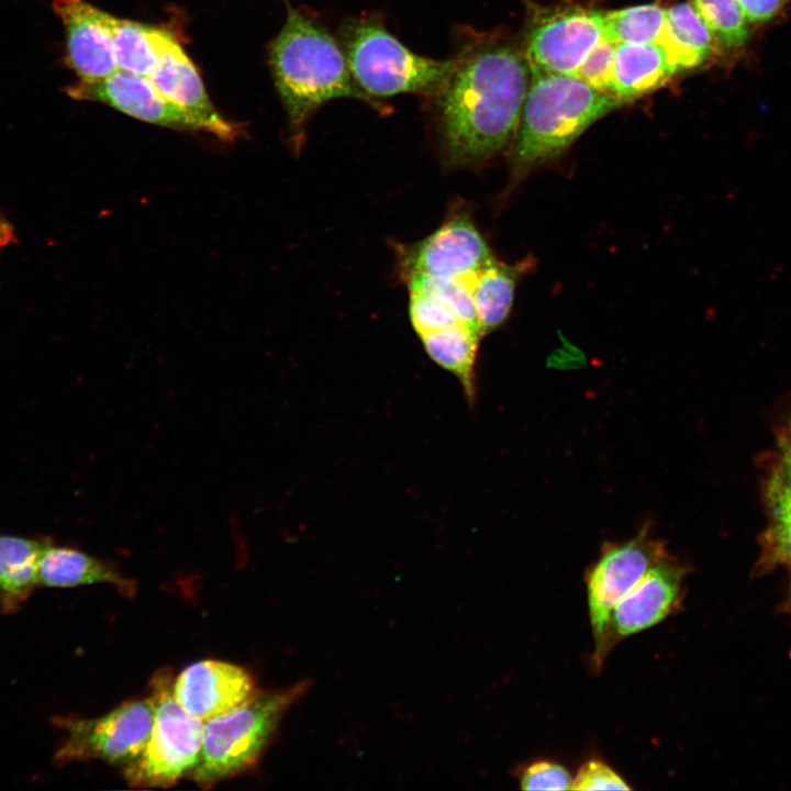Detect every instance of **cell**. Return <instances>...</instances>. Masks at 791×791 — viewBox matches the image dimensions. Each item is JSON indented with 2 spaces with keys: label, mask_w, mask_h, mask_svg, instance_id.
Masks as SVG:
<instances>
[{
  "label": "cell",
  "mask_w": 791,
  "mask_h": 791,
  "mask_svg": "<svg viewBox=\"0 0 791 791\" xmlns=\"http://www.w3.org/2000/svg\"><path fill=\"white\" fill-rule=\"evenodd\" d=\"M531 81L530 64L509 45L465 53L437 94L444 148L454 165L501 152L517 130Z\"/></svg>",
  "instance_id": "1"
},
{
  "label": "cell",
  "mask_w": 791,
  "mask_h": 791,
  "mask_svg": "<svg viewBox=\"0 0 791 791\" xmlns=\"http://www.w3.org/2000/svg\"><path fill=\"white\" fill-rule=\"evenodd\" d=\"M269 59L296 147H300L307 120L324 102L353 98L379 105L353 79L344 51L336 40L291 7L272 42Z\"/></svg>",
  "instance_id": "2"
},
{
  "label": "cell",
  "mask_w": 791,
  "mask_h": 791,
  "mask_svg": "<svg viewBox=\"0 0 791 791\" xmlns=\"http://www.w3.org/2000/svg\"><path fill=\"white\" fill-rule=\"evenodd\" d=\"M530 69V88L512 156L515 181L560 154L620 104L575 76L550 74L531 65Z\"/></svg>",
  "instance_id": "3"
},
{
  "label": "cell",
  "mask_w": 791,
  "mask_h": 791,
  "mask_svg": "<svg viewBox=\"0 0 791 791\" xmlns=\"http://www.w3.org/2000/svg\"><path fill=\"white\" fill-rule=\"evenodd\" d=\"M311 687L303 680L290 688L256 692L237 708L204 722L200 759L191 778L210 789L254 766L287 710Z\"/></svg>",
  "instance_id": "4"
},
{
  "label": "cell",
  "mask_w": 791,
  "mask_h": 791,
  "mask_svg": "<svg viewBox=\"0 0 791 791\" xmlns=\"http://www.w3.org/2000/svg\"><path fill=\"white\" fill-rule=\"evenodd\" d=\"M342 43L353 79L374 101L400 93L437 96L456 66V59L413 53L375 21L348 23Z\"/></svg>",
  "instance_id": "5"
},
{
  "label": "cell",
  "mask_w": 791,
  "mask_h": 791,
  "mask_svg": "<svg viewBox=\"0 0 791 791\" xmlns=\"http://www.w3.org/2000/svg\"><path fill=\"white\" fill-rule=\"evenodd\" d=\"M172 684L169 668L151 680L152 731L141 754L124 766V778L133 788H168L190 773L200 759L204 722L176 701Z\"/></svg>",
  "instance_id": "6"
},
{
  "label": "cell",
  "mask_w": 791,
  "mask_h": 791,
  "mask_svg": "<svg viewBox=\"0 0 791 791\" xmlns=\"http://www.w3.org/2000/svg\"><path fill=\"white\" fill-rule=\"evenodd\" d=\"M154 720L151 695L120 704L97 718L55 720L66 738L54 755L57 765L100 759L126 766L143 750Z\"/></svg>",
  "instance_id": "7"
},
{
  "label": "cell",
  "mask_w": 791,
  "mask_h": 791,
  "mask_svg": "<svg viewBox=\"0 0 791 791\" xmlns=\"http://www.w3.org/2000/svg\"><path fill=\"white\" fill-rule=\"evenodd\" d=\"M666 545L644 526L623 543L606 544L586 575L590 626L594 639L592 662L598 670L610 615L621 599L658 562L669 557Z\"/></svg>",
  "instance_id": "8"
},
{
  "label": "cell",
  "mask_w": 791,
  "mask_h": 791,
  "mask_svg": "<svg viewBox=\"0 0 791 791\" xmlns=\"http://www.w3.org/2000/svg\"><path fill=\"white\" fill-rule=\"evenodd\" d=\"M688 569L670 556L655 565L613 609L600 655V666L609 653L626 637L647 630L682 605L683 579Z\"/></svg>",
  "instance_id": "9"
},
{
  "label": "cell",
  "mask_w": 791,
  "mask_h": 791,
  "mask_svg": "<svg viewBox=\"0 0 791 791\" xmlns=\"http://www.w3.org/2000/svg\"><path fill=\"white\" fill-rule=\"evenodd\" d=\"M156 65L148 76L157 90L170 102L191 114L203 131L222 141H234L241 134L238 124L225 120L214 108L200 75L186 52L166 30L149 26Z\"/></svg>",
  "instance_id": "10"
},
{
  "label": "cell",
  "mask_w": 791,
  "mask_h": 791,
  "mask_svg": "<svg viewBox=\"0 0 791 791\" xmlns=\"http://www.w3.org/2000/svg\"><path fill=\"white\" fill-rule=\"evenodd\" d=\"M401 271L435 278L469 277L494 257L474 222L465 214L445 221L419 243L402 248Z\"/></svg>",
  "instance_id": "11"
},
{
  "label": "cell",
  "mask_w": 791,
  "mask_h": 791,
  "mask_svg": "<svg viewBox=\"0 0 791 791\" xmlns=\"http://www.w3.org/2000/svg\"><path fill=\"white\" fill-rule=\"evenodd\" d=\"M604 37L603 12L565 9L542 19L528 35L526 58L543 71L575 76L577 69Z\"/></svg>",
  "instance_id": "12"
},
{
  "label": "cell",
  "mask_w": 791,
  "mask_h": 791,
  "mask_svg": "<svg viewBox=\"0 0 791 791\" xmlns=\"http://www.w3.org/2000/svg\"><path fill=\"white\" fill-rule=\"evenodd\" d=\"M65 91L73 99L104 103L146 123L177 131H203L197 119L166 99L145 76L119 69L97 81L78 80Z\"/></svg>",
  "instance_id": "13"
},
{
  "label": "cell",
  "mask_w": 791,
  "mask_h": 791,
  "mask_svg": "<svg viewBox=\"0 0 791 791\" xmlns=\"http://www.w3.org/2000/svg\"><path fill=\"white\" fill-rule=\"evenodd\" d=\"M256 692L255 681L245 669L212 659L188 666L172 684L176 701L202 722L237 708Z\"/></svg>",
  "instance_id": "14"
},
{
  "label": "cell",
  "mask_w": 791,
  "mask_h": 791,
  "mask_svg": "<svg viewBox=\"0 0 791 791\" xmlns=\"http://www.w3.org/2000/svg\"><path fill=\"white\" fill-rule=\"evenodd\" d=\"M65 30L66 63L80 81H97L119 70L109 32L86 0H53Z\"/></svg>",
  "instance_id": "15"
},
{
  "label": "cell",
  "mask_w": 791,
  "mask_h": 791,
  "mask_svg": "<svg viewBox=\"0 0 791 791\" xmlns=\"http://www.w3.org/2000/svg\"><path fill=\"white\" fill-rule=\"evenodd\" d=\"M37 581L40 586L51 588L108 583L126 597H132L136 591L135 581L123 576L113 564L79 549L55 546L51 542L40 557Z\"/></svg>",
  "instance_id": "16"
},
{
  "label": "cell",
  "mask_w": 791,
  "mask_h": 791,
  "mask_svg": "<svg viewBox=\"0 0 791 791\" xmlns=\"http://www.w3.org/2000/svg\"><path fill=\"white\" fill-rule=\"evenodd\" d=\"M677 71L659 43L615 44L611 94L619 102L639 98L665 85Z\"/></svg>",
  "instance_id": "17"
},
{
  "label": "cell",
  "mask_w": 791,
  "mask_h": 791,
  "mask_svg": "<svg viewBox=\"0 0 791 791\" xmlns=\"http://www.w3.org/2000/svg\"><path fill=\"white\" fill-rule=\"evenodd\" d=\"M47 539L0 534V613L12 614L31 597Z\"/></svg>",
  "instance_id": "18"
},
{
  "label": "cell",
  "mask_w": 791,
  "mask_h": 791,
  "mask_svg": "<svg viewBox=\"0 0 791 791\" xmlns=\"http://www.w3.org/2000/svg\"><path fill=\"white\" fill-rule=\"evenodd\" d=\"M677 70L698 67L715 53L717 42L691 2L666 10L664 33L658 42Z\"/></svg>",
  "instance_id": "19"
},
{
  "label": "cell",
  "mask_w": 791,
  "mask_h": 791,
  "mask_svg": "<svg viewBox=\"0 0 791 791\" xmlns=\"http://www.w3.org/2000/svg\"><path fill=\"white\" fill-rule=\"evenodd\" d=\"M521 266L506 265L493 258L471 277V294L481 336L506 320Z\"/></svg>",
  "instance_id": "20"
},
{
  "label": "cell",
  "mask_w": 791,
  "mask_h": 791,
  "mask_svg": "<svg viewBox=\"0 0 791 791\" xmlns=\"http://www.w3.org/2000/svg\"><path fill=\"white\" fill-rule=\"evenodd\" d=\"M420 337L428 357L458 378L467 400L472 403L476 357L482 337L479 331L460 323Z\"/></svg>",
  "instance_id": "21"
},
{
  "label": "cell",
  "mask_w": 791,
  "mask_h": 791,
  "mask_svg": "<svg viewBox=\"0 0 791 791\" xmlns=\"http://www.w3.org/2000/svg\"><path fill=\"white\" fill-rule=\"evenodd\" d=\"M96 15L109 32L119 69L148 77L156 65L149 26L119 19L97 7Z\"/></svg>",
  "instance_id": "22"
},
{
  "label": "cell",
  "mask_w": 791,
  "mask_h": 791,
  "mask_svg": "<svg viewBox=\"0 0 791 791\" xmlns=\"http://www.w3.org/2000/svg\"><path fill=\"white\" fill-rule=\"evenodd\" d=\"M665 22L666 10L657 3L603 12L604 37L614 44L658 43Z\"/></svg>",
  "instance_id": "23"
},
{
  "label": "cell",
  "mask_w": 791,
  "mask_h": 791,
  "mask_svg": "<svg viewBox=\"0 0 791 791\" xmlns=\"http://www.w3.org/2000/svg\"><path fill=\"white\" fill-rule=\"evenodd\" d=\"M692 5L714 35L728 49L742 47L748 36V22L738 0H692Z\"/></svg>",
  "instance_id": "24"
},
{
  "label": "cell",
  "mask_w": 791,
  "mask_h": 791,
  "mask_svg": "<svg viewBox=\"0 0 791 791\" xmlns=\"http://www.w3.org/2000/svg\"><path fill=\"white\" fill-rule=\"evenodd\" d=\"M472 276L456 278L411 276L405 280L409 287H417L436 294L453 310L460 323L479 331L470 287Z\"/></svg>",
  "instance_id": "25"
},
{
  "label": "cell",
  "mask_w": 791,
  "mask_h": 791,
  "mask_svg": "<svg viewBox=\"0 0 791 791\" xmlns=\"http://www.w3.org/2000/svg\"><path fill=\"white\" fill-rule=\"evenodd\" d=\"M409 292L410 320L419 336L460 324L453 310L436 294L417 287H409Z\"/></svg>",
  "instance_id": "26"
},
{
  "label": "cell",
  "mask_w": 791,
  "mask_h": 791,
  "mask_svg": "<svg viewBox=\"0 0 791 791\" xmlns=\"http://www.w3.org/2000/svg\"><path fill=\"white\" fill-rule=\"evenodd\" d=\"M614 49L615 44L602 37L583 59L575 77L590 87L612 96L611 81Z\"/></svg>",
  "instance_id": "27"
},
{
  "label": "cell",
  "mask_w": 791,
  "mask_h": 791,
  "mask_svg": "<svg viewBox=\"0 0 791 791\" xmlns=\"http://www.w3.org/2000/svg\"><path fill=\"white\" fill-rule=\"evenodd\" d=\"M520 788L522 790H571L572 777L565 766L539 760L520 770Z\"/></svg>",
  "instance_id": "28"
},
{
  "label": "cell",
  "mask_w": 791,
  "mask_h": 791,
  "mask_svg": "<svg viewBox=\"0 0 791 791\" xmlns=\"http://www.w3.org/2000/svg\"><path fill=\"white\" fill-rule=\"evenodd\" d=\"M571 790H631V787L609 765L590 759L572 777Z\"/></svg>",
  "instance_id": "29"
},
{
  "label": "cell",
  "mask_w": 791,
  "mask_h": 791,
  "mask_svg": "<svg viewBox=\"0 0 791 791\" xmlns=\"http://www.w3.org/2000/svg\"><path fill=\"white\" fill-rule=\"evenodd\" d=\"M761 564L773 566L780 564L791 570V528L775 523L764 535Z\"/></svg>",
  "instance_id": "30"
},
{
  "label": "cell",
  "mask_w": 791,
  "mask_h": 791,
  "mask_svg": "<svg viewBox=\"0 0 791 791\" xmlns=\"http://www.w3.org/2000/svg\"><path fill=\"white\" fill-rule=\"evenodd\" d=\"M784 0H738L748 23L760 24L772 19Z\"/></svg>",
  "instance_id": "31"
},
{
  "label": "cell",
  "mask_w": 791,
  "mask_h": 791,
  "mask_svg": "<svg viewBox=\"0 0 791 791\" xmlns=\"http://www.w3.org/2000/svg\"><path fill=\"white\" fill-rule=\"evenodd\" d=\"M778 443L782 454L781 458L791 463V419L780 431Z\"/></svg>",
  "instance_id": "32"
},
{
  "label": "cell",
  "mask_w": 791,
  "mask_h": 791,
  "mask_svg": "<svg viewBox=\"0 0 791 791\" xmlns=\"http://www.w3.org/2000/svg\"><path fill=\"white\" fill-rule=\"evenodd\" d=\"M16 242V234L12 224L0 214V248Z\"/></svg>",
  "instance_id": "33"
},
{
  "label": "cell",
  "mask_w": 791,
  "mask_h": 791,
  "mask_svg": "<svg viewBox=\"0 0 791 791\" xmlns=\"http://www.w3.org/2000/svg\"><path fill=\"white\" fill-rule=\"evenodd\" d=\"M775 469L791 483V463L781 458V460L775 466Z\"/></svg>",
  "instance_id": "34"
},
{
  "label": "cell",
  "mask_w": 791,
  "mask_h": 791,
  "mask_svg": "<svg viewBox=\"0 0 791 791\" xmlns=\"http://www.w3.org/2000/svg\"><path fill=\"white\" fill-rule=\"evenodd\" d=\"M786 1V0H784Z\"/></svg>",
  "instance_id": "35"
}]
</instances>
